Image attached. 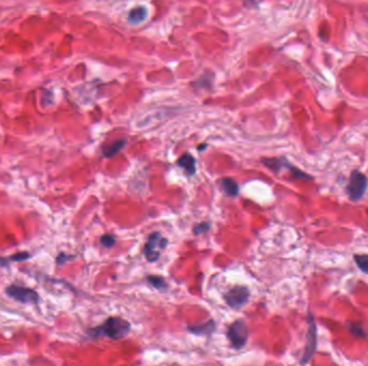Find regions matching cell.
<instances>
[{"instance_id": "cell-18", "label": "cell", "mask_w": 368, "mask_h": 366, "mask_svg": "<svg viewBox=\"0 0 368 366\" xmlns=\"http://www.w3.org/2000/svg\"><path fill=\"white\" fill-rule=\"evenodd\" d=\"M117 239H116V236H113L111 234H106V235H102V237L100 238V243L105 246V247H108V248H111L113 245L116 244Z\"/></svg>"}, {"instance_id": "cell-16", "label": "cell", "mask_w": 368, "mask_h": 366, "mask_svg": "<svg viewBox=\"0 0 368 366\" xmlns=\"http://www.w3.org/2000/svg\"><path fill=\"white\" fill-rule=\"evenodd\" d=\"M147 281H148L149 284L152 285L154 288L159 289V290H162V289H165L167 287L165 279L163 277H160V276H150V277L147 278Z\"/></svg>"}, {"instance_id": "cell-11", "label": "cell", "mask_w": 368, "mask_h": 366, "mask_svg": "<svg viewBox=\"0 0 368 366\" xmlns=\"http://www.w3.org/2000/svg\"><path fill=\"white\" fill-rule=\"evenodd\" d=\"M220 186L225 192L226 196L229 197H236L239 192V187L237 181L231 177H225L220 180Z\"/></svg>"}, {"instance_id": "cell-10", "label": "cell", "mask_w": 368, "mask_h": 366, "mask_svg": "<svg viewBox=\"0 0 368 366\" xmlns=\"http://www.w3.org/2000/svg\"><path fill=\"white\" fill-rule=\"evenodd\" d=\"M126 140H118L116 142H112L111 144H107L102 147V155L106 158H112L117 156L120 151L125 147Z\"/></svg>"}, {"instance_id": "cell-14", "label": "cell", "mask_w": 368, "mask_h": 366, "mask_svg": "<svg viewBox=\"0 0 368 366\" xmlns=\"http://www.w3.org/2000/svg\"><path fill=\"white\" fill-rule=\"evenodd\" d=\"M188 330H190L192 333L198 334V335L210 334L215 330V324H214L213 321H208V322L204 323V324L188 326Z\"/></svg>"}, {"instance_id": "cell-9", "label": "cell", "mask_w": 368, "mask_h": 366, "mask_svg": "<svg viewBox=\"0 0 368 366\" xmlns=\"http://www.w3.org/2000/svg\"><path fill=\"white\" fill-rule=\"evenodd\" d=\"M178 166H180L185 172L187 175H193L195 174L196 172V160L195 158L191 155V154H184L183 156H181L178 160Z\"/></svg>"}, {"instance_id": "cell-5", "label": "cell", "mask_w": 368, "mask_h": 366, "mask_svg": "<svg viewBox=\"0 0 368 366\" xmlns=\"http://www.w3.org/2000/svg\"><path fill=\"white\" fill-rule=\"evenodd\" d=\"M248 326L243 320L233 322L228 327V337L235 349H242L248 341Z\"/></svg>"}, {"instance_id": "cell-3", "label": "cell", "mask_w": 368, "mask_h": 366, "mask_svg": "<svg viewBox=\"0 0 368 366\" xmlns=\"http://www.w3.org/2000/svg\"><path fill=\"white\" fill-rule=\"evenodd\" d=\"M368 179L360 171H353L349 178V182L347 186V194L351 201L357 202L360 201L367 190Z\"/></svg>"}, {"instance_id": "cell-13", "label": "cell", "mask_w": 368, "mask_h": 366, "mask_svg": "<svg viewBox=\"0 0 368 366\" xmlns=\"http://www.w3.org/2000/svg\"><path fill=\"white\" fill-rule=\"evenodd\" d=\"M30 258H32V255L27 252L17 253L9 257H0V266H8L10 263L25 261V260H28Z\"/></svg>"}, {"instance_id": "cell-2", "label": "cell", "mask_w": 368, "mask_h": 366, "mask_svg": "<svg viewBox=\"0 0 368 366\" xmlns=\"http://www.w3.org/2000/svg\"><path fill=\"white\" fill-rule=\"evenodd\" d=\"M6 294L13 298L16 302L22 304H38L40 301V296L33 288H28L20 285H10L6 288Z\"/></svg>"}, {"instance_id": "cell-7", "label": "cell", "mask_w": 368, "mask_h": 366, "mask_svg": "<svg viewBox=\"0 0 368 366\" xmlns=\"http://www.w3.org/2000/svg\"><path fill=\"white\" fill-rule=\"evenodd\" d=\"M317 324L313 314L309 313L308 315V333H307V342L305 347V352L301 358L300 363L307 364L311 358H313L316 349H317Z\"/></svg>"}, {"instance_id": "cell-21", "label": "cell", "mask_w": 368, "mask_h": 366, "mask_svg": "<svg viewBox=\"0 0 368 366\" xmlns=\"http://www.w3.org/2000/svg\"><path fill=\"white\" fill-rule=\"evenodd\" d=\"M244 3L247 6H254L259 3V0H244Z\"/></svg>"}, {"instance_id": "cell-6", "label": "cell", "mask_w": 368, "mask_h": 366, "mask_svg": "<svg viewBox=\"0 0 368 366\" xmlns=\"http://www.w3.org/2000/svg\"><path fill=\"white\" fill-rule=\"evenodd\" d=\"M168 240L162 236L159 232H154L148 238V242L145 245L144 254L148 261L155 262L160 256V250L166 248Z\"/></svg>"}, {"instance_id": "cell-4", "label": "cell", "mask_w": 368, "mask_h": 366, "mask_svg": "<svg viewBox=\"0 0 368 366\" xmlns=\"http://www.w3.org/2000/svg\"><path fill=\"white\" fill-rule=\"evenodd\" d=\"M263 163L265 165L269 170L279 173L281 170H289L291 172V174L295 178H299V179H314V177L307 174V173L303 172L301 170H299L298 168L294 167L293 165L286 159V158H270V159H264Z\"/></svg>"}, {"instance_id": "cell-19", "label": "cell", "mask_w": 368, "mask_h": 366, "mask_svg": "<svg viewBox=\"0 0 368 366\" xmlns=\"http://www.w3.org/2000/svg\"><path fill=\"white\" fill-rule=\"evenodd\" d=\"M72 259H74V256H69L64 253H61L59 255V257L56 258V263H58L59 265H63L64 263H66L67 261H69V260H72Z\"/></svg>"}, {"instance_id": "cell-20", "label": "cell", "mask_w": 368, "mask_h": 366, "mask_svg": "<svg viewBox=\"0 0 368 366\" xmlns=\"http://www.w3.org/2000/svg\"><path fill=\"white\" fill-rule=\"evenodd\" d=\"M210 228L209 224L208 223H203V224H200L197 225L195 228H194V233L195 234H201V233H205L206 231H208Z\"/></svg>"}, {"instance_id": "cell-1", "label": "cell", "mask_w": 368, "mask_h": 366, "mask_svg": "<svg viewBox=\"0 0 368 366\" xmlns=\"http://www.w3.org/2000/svg\"><path fill=\"white\" fill-rule=\"evenodd\" d=\"M130 324L121 317H110L102 325L94 327L89 333L94 337L107 336L113 341H121L128 335Z\"/></svg>"}, {"instance_id": "cell-12", "label": "cell", "mask_w": 368, "mask_h": 366, "mask_svg": "<svg viewBox=\"0 0 368 366\" xmlns=\"http://www.w3.org/2000/svg\"><path fill=\"white\" fill-rule=\"evenodd\" d=\"M148 16V11L145 7H138L131 10L128 14V21L130 24L138 25L143 23Z\"/></svg>"}, {"instance_id": "cell-17", "label": "cell", "mask_w": 368, "mask_h": 366, "mask_svg": "<svg viewBox=\"0 0 368 366\" xmlns=\"http://www.w3.org/2000/svg\"><path fill=\"white\" fill-rule=\"evenodd\" d=\"M348 326H349V330H350V332L353 335H355L357 337H361V339H364V337L367 336L361 323H349Z\"/></svg>"}, {"instance_id": "cell-15", "label": "cell", "mask_w": 368, "mask_h": 366, "mask_svg": "<svg viewBox=\"0 0 368 366\" xmlns=\"http://www.w3.org/2000/svg\"><path fill=\"white\" fill-rule=\"evenodd\" d=\"M354 261L361 271L368 275V255H355Z\"/></svg>"}, {"instance_id": "cell-8", "label": "cell", "mask_w": 368, "mask_h": 366, "mask_svg": "<svg viewBox=\"0 0 368 366\" xmlns=\"http://www.w3.org/2000/svg\"><path fill=\"white\" fill-rule=\"evenodd\" d=\"M250 297V292L245 287L237 286L225 294V301L232 308H241L248 303Z\"/></svg>"}]
</instances>
